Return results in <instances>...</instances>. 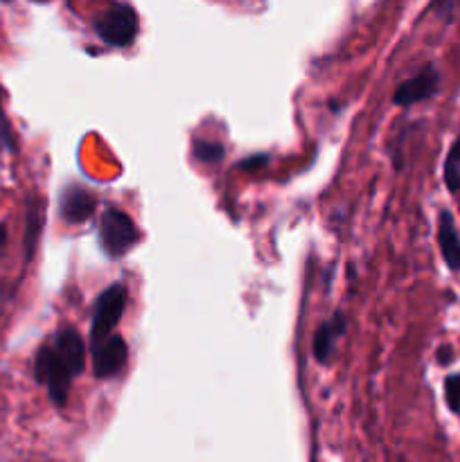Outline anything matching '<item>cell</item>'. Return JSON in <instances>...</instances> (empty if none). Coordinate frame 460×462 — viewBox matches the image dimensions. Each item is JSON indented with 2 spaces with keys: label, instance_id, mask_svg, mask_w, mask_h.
I'll return each instance as SVG.
<instances>
[{
  "label": "cell",
  "instance_id": "obj_6",
  "mask_svg": "<svg viewBox=\"0 0 460 462\" xmlns=\"http://www.w3.org/2000/svg\"><path fill=\"white\" fill-rule=\"evenodd\" d=\"M437 88H440V72L436 70L433 63H427L418 75L397 86L395 93H392V102L397 106H413L424 99H431L437 93Z\"/></svg>",
  "mask_w": 460,
  "mask_h": 462
},
{
  "label": "cell",
  "instance_id": "obj_12",
  "mask_svg": "<svg viewBox=\"0 0 460 462\" xmlns=\"http://www.w3.org/2000/svg\"><path fill=\"white\" fill-rule=\"evenodd\" d=\"M445 183H446V188H449L451 194L460 192V135L455 138V143L451 144L449 153H446Z\"/></svg>",
  "mask_w": 460,
  "mask_h": 462
},
{
  "label": "cell",
  "instance_id": "obj_16",
  "mask_svg": "<svg viewBox=\"0 0 460 462\" xmlns=\"http://www.w3.org/2000/svg\"><path fill=\"white\" fill-rule=\"evenodd\" d=\"M269 162V156L266 153H257L255 158H246V161L239 162V170H257V167L266 165Z\"/></svg>",
  "mask_w": 460,
  "mask_h": 462
},
{
  "label": "cell",
  "instance_id": "obj_15",
  "mask_svg": "<svg viewBox=\"0 0 460 462\" xmlns=\"http://www.w3.org/2000/svg\"><path fill=\"white\" fill-rule=\"evenodd\" d=\"M445 400L451 413L460 415V374H449L445 379Z\"/></svg>",
  "mask_w": 460,
  "mask_h": 462
},
{
  "label": "cell",
  "instance_id": "obj_13",
  "mask_svg": "<svg viewBox=\"0 0 460 462\" xmlns=\"http://www.w3.org/2000/svg\"><path fill=\"white\" fill-rule=\"evenodd\" d=\"M192 152L201 162H219L224 158V147L219 143H210V140H197Z\"/></svg>",
  "mask_w": 460,
  "mask_h": 462
},
{
  "label": "cell",
  "instance_id": "obj_10",
  "mask_svg": "<svg viewBox=\"0 0 460 462\" xmlns=\"http://www.w3.org/2000/svg\"><path fill=\"white\" fill-rule=\"evenodd\" d=\"M437 246L445 264L451 271H460V235L449 210H442L437 217Z\"/></svg>",
  "mask_w": 460,
  "mask_h": 462
},
{
  "label": "cell",
  "instance_id": "obj_14",
  "mask_svg": "<svg viewBox=\"0 0 460 462\" xmlns=\"http://www.w3.org/2000/svg\"><path fill=\"white\" fill-rule=\"evenodd\" d=\"M16 147V138H14L12 125H9L7 116H5L3 108V90H0V153L14 152Z\"/></svg>",
  "mask_w": 460,
  "mask_h": 462
},
{
  "label": "cell",
  "instance_id": "obj_1",
  "mask_svg": "<svg viewBox=\"0 0 460 462\" xmlns=\"http://www.w3.org/2000/svg\"><path fill=\"white\" fill-rule=\"evenodd\" d=\"M34 377L36 382L45 386L50 402H52L57 409H63L68 402V393H70V383L75 374L70 373L66 361H63L61 356H59V352L54 350L52 343H48V346H43L36 352Z\"/></svg>",
  "mask_w": 460,
  "mask_h": 462
},
{
  "label": "cell",
  "instance_id": "obj_4",
  "mask_svg": "<svg viewBox=\"0 0 460 462\" xmlns=\"http://www.w3.org/2000/svg\"><path fill=\"white\" fill-rule=\"evenodd\" d=\"M140 233L124 210L108 208L99 219V246L108 257H122L138 242Z\"/></svg>",
  "mask_w": 460,
  "mask_h": 462
},
{
  "label": "cell",
  "instance_id": "obj_5",
  "mask_svg": "<svg viewBox=\"0 0 460 462\" xmlns=\"http://www.w3.org/2000/svg\"><path fill=\"white\" fill-rule=\"evenodd\" d=\"M90 359H93V374L97 379H111L124 370L129 359V347L122 337L102 338V341L90 343Z\"/></svg>",
  "mask_w": 460,
  "mask_h": 462
},
{
  "label": "cell",
  "instance_id": "obj_3",
  "mask_svg": "<svg viewBox=\"0 0 460 462\" xmlns=\"http://www.w3.org/2000/svg\"><path fill=\"white\" fill-rule=\"evenodd\" d=\"M129 300V289L124 282H113L111 287L104 289L93 305V320H90V343L102 341L111 337L113 329L120 323L122 314Z\"/></svg>",
  "mask_w": 460,
  "mask_h": 462
},
{
  "label": "cell",
  "instance_id": "obj_11",
  "mask_svg": "<svg viewBox=\"0 0 460 462\" xmlns=\"http://www.w3.org/2000/svg\"><path fill=\"white\" fill-rule=\"evenodd\" d=\"M41 226H43V203L39 199H30L27 203V230H25V260L34 255L36 242H39Z\"/></svg>",
  "mask_w": 460,
  "mask_h": 462
},
{
  "label": "cell",
  "instance_id": "obj_2",
  "mask_svg": "<svg viewBox=\"0 0 460 462\" xmlns=\"http://www.w3.org/2000/svg\"><path fill=\"white\" fill-rule=\"evenodd\" d=\"M95 32L104 43L126 48L138 36V14L126 3H111L95 21Z\"/></svg>",
  "mask_w": 460,
  "mask_h": 462
},
{
  "label": "cell",
  "instance_id": "obj_17",
  "mask_svg": "<svg viewBox=\"0 0 460 462\" xmlns=\"http://www.w3.org/2000/svg\"><path fill=\"white\" fill-rule=\"evenodd\" d=\"M451 359H454V356H451V347L442 346L440 350H437V361H440L442 365H446V364H451Z\"/></svg>",
  "mask_w": 460,
  "mask_h": 462
},
{
  "label": "cell",
  "instance_id": "obj_18",
  "mask_svg": "<svg viewBox=\"0 0 460 462\" xmlns=\"http://www.w3.org/2000/svg\"><path fill=\"white\" fill-rule=\"evenodd\" d=\"M5 237H7V233H5V226H0V246H3Z\"/></svg>",
  "mask_w": 460,
  "mask_h": 462
},
{
  "label": "cell",
  "instance_id": "obj_8",
  "mask_svg": "<svg viewBox=\"0 0 460 462\" xmlns=\"http://www.w3.org/2000/svg\"><path fill=\"white\" fill-rule=\"evenodd\" d=\"M52 347L59 352L66 365L70 368V373L79 374L84 370V361H86V347H84V338L79 337L75 328H63L54 334Z\"/></svg>",
  "mask_w": 460,
  "mask_h": 462
},
{
  "label": "cell",
  "instance_id": "obj_9",
  "mask_svg": "<svg viewBox=\"0 0 460 462\" xmlns=\"http://www.w3.org/2000/svg\"><path fill=\"white\" fill-rule=\"evenodd\" d=\"M345 329H347V320L345 316H343V311H336L327 323L320 325L318 332H316L314 337L316 361H320V364H329V361H332L338 338L345 334Z\"/></svg>",
  "mask_w": 460,
  "mask_h": 462
},
{
  "label": "cell",
  "instance_id": "obj_7",
  "mask_svg": "<svg viewBox=\"0 0 460 462\" xmlns=\"http://www.w3.org/2000/svg\"><path fill=\"white\" fill-rule=\"evenodd\" d=\"M95 206H97V201H95L93 194L86 188H79V185H70L59 197V215L68 224H81V221L90 219L95 212Z\"/></svg>",
  "mask_w": 460,
  "mask_h": 462
}]
</instances>
